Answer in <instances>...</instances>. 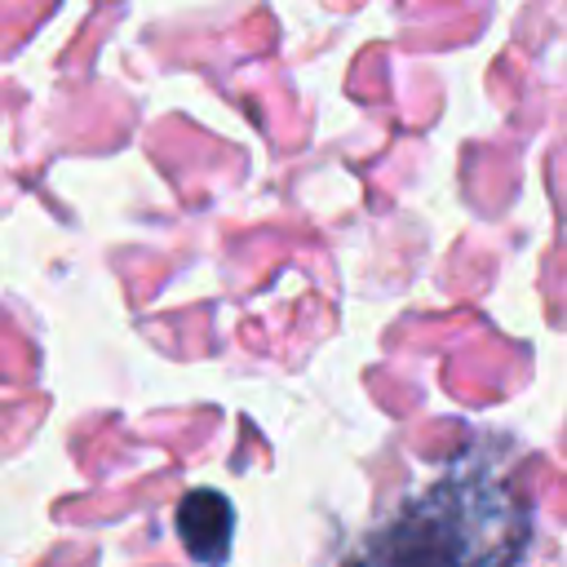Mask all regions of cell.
Here are the masks:
<instances>
[{
	"label": "cell",
	"instance_id": "obj_1",
	"mask_svg": "<svg viewBox=\"0 0 567 567\" xmlns=\"http://www.w3.org/2000/svg\"><path fill=\"white\" fill-rule=\"evenodd\" d=\"M532 509L496 456H456L425 492L363 532L341 567H518Z\"/></svg>",
	"mask_w": 567,
	"mask_h": 567
},
{
	"label": "cell",
	"instance_id": "obj_2",
	"mask_svg": "<svg viewBox=\"0 0 567 567\" xmlns=\"http://www.w3.org/2000/svg\"><path fill=\"white\" fill-rule=\"evenodd\" d=\"M177 532H182L186 549H190L199 563L217 567V563H226V554H230L235 509H230V501H226L221 492H204V487H199V492L182 496V505H177Z\"/></svg>",
	"mask_w": 567,
	"mask_h": 567
}]
</instances>
